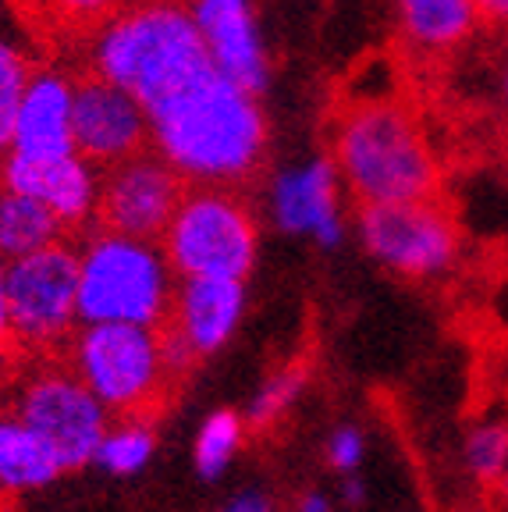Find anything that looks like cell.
I'll use <instances>...</instances> for the list:
<instances>
[{
	"instance_id": "obj_1",
	"label": "cell",
	"mask_w": 508,
	"mask_h": 512,
	"mask_svg": "<svg viewBox=\"0 0 508 512\" xmlns=\"http://www.w3.org/2000/svg\"><path fill=\"white\" fill-rule=\"evenodd\" d=\"M150 128L157 153L189 185L242 189L267 160V118L217 68L157 107Z\"/></svg>"
},
{
	"instance_id": "obj_2",
	"label": "cell",
	"mask_w": 508,
	"mask_h": 512,
	"mask_svg": "<svg viewBox=\"0 0 508 512\" xmlns=\"http://www.w3.org/2000/svg\"><path fill=\"white\" fill-rule=\"evenodd\" d=\"M331 164L359 207L441 200L445 175L416 111L395 100H345L331 114Z\"/></svg>"
},
{
	"instance_id": "obj_3",
	"label": "cell",
	"mask_w": 508,
	"mask_h": 512,
	"mask_svg": "<svg viewBox=\"0 0 508 512\" xmlns=\"http://www.w3.org/2000/svg\"><path fill=\"white\" fill-rule=\"evenodd\" d=\"M93 68L125 89L150 118L217 64L203 43L196 15L171 0H139L107 25L96 43Z\"/></svg>"
},
{
	"instance_id": "obj_4",
	"label": "cell",
	"mask_w": 508,
	"mask_h": 512,
	"mask_svg": "<svg viewBox=\"0 0 508 512\" xmlns=\"http://www.w3.org/2000/svg\"><path fill=\"white\" fill-rule=\"evenodd\" d=\"M61 360L100 406L118 416V424L146 427L167 413L192 374L171 352L160 324H89L75 331Z\"/></svg>"
},
{
	"instance_id": "obj_5",
	"label": "cell",
	"mask_w": 508,
	"mask_h": 512,
	"mask_svg": "<svg viewBox=\"0 0 508 512\" xmlns=\"http://www.w3.org/2000/svg\"><path fill=\"white\" fill-rule=\"evenodd\" d=\"M160 246L185 281H242L256 260V217L239 189L189 185Z\"/></svg>"
},
{
	"instance_id": "obj_6",
	"label": "cell",
	"mask_w": 508,
	"mask_h": 512,
	"mask_svg": "<svg viewBox=\"0 0 508 512\" xmlns=\"http://www.w3.org/2000/svg\"><path fill=\"white\" fill-rule=\"evenodd\" d=\"M167 264L150 242L96 232L82 253L79 317L86 324L157 328L171 310Z\"/></svg>"
},
{
	"instance_id": "obj_7",
	"label": "cell",
	"mask_w": 508,
	"mask_h": 512,
	"mask_svg": "<svg viewBox=\"0 0 508 512\" xmlns=\"http://www.w3.org/2000/svg\"><path fill=\"white\" fill-rule=\"evenodd\" d=\"M82 260L64 242L11 260L8 317L15 360H57L75 338Z\"/></svg>"
},
{
	"instance_id": "obj_8",
	"label": "cell",
	"mask_w": 508,
	"mask_h": 512,
	"mask_svg": "<svg viewBox=\"0 0 508 512\" xmlns=\"http://www.w3.org/2000/svg\"><path fill=\"white\" fill-rule=\"evenodd\" d=\"M36 363L40 367H32L18 384L15 416L47 448L57 470H79L100 456L107 438V413L61 356Z\"/></svg>"
},
{
	"instance_id": "obj_9",
	"label": "cell",
	"mask_w": 508,
	"mask_h": 512,
	"mask_svg": "<svg viewBox=\"0 0 508 512\" xmlns=\"http://www.w3.org/2000/svg\"><path fill=\"white\" fill-rule=\"evenodd\" d=\"M359 232L366 249L402 278L445 274L459 256V221L441 200L359 207Z\"/></svg>"
},
{
	"instance_id": "obj_10",
	"label": "cell",
	"mask_w": 508,
	"mask_h": 512,
	"mask_svg": "<svg viewBox=\"0 0 508 512\" xmlns=\"http://www.w3.org/2000/svg\"><path fill=\"white\" fill-rule=\"evenodd\" d=\"M189 182L160 153H139L107 168L96 192L93 221L104 235L135 242H164L167 228L182 207Z\"/></svg>"
},
{
	"instance_id": "obj_11",
	"label": "cell",
	"mask_w": 508,
	"mask_h": 512,
	"mask_svg": "<svg viewBox=\"0 0 508 512\" xmlns=\"http://www.w3.org/2000/svg\"><path fill=\"white\" fill-rule=\"evenodd\" d=\"M72 89V136L86 164L114 168L121 160L150 150V118L125 89L107 82L96 68L79 72Z\"/></svg>"
},
{
	"instance_id": "obj_12",
	"label": "cell",
	"mask_w": 508,
	"mask_h": 512,
	"mask_svg": "<svg viewBox=\"0 0 508 512\" xmlns=\"http://www.w3.org/2000/svg\"><path fill=\"white\" fill-rule=\"evenodd\" d=\"M0 185L15 189L18 196L43 203L68 235H79L82 224L96 210V185L93 171L82 157H54V160H29L11 153L0 168Z\"/></svg>"
},
{
	"instance_id": "obj_13",
	"label": "cell",
	"mask_w": 508,
	"mask_h": 512,
	"mask_svg": "<svg viewBox=\"0 0 508 512\" xmlns=\"http://www.w3.org/2000/svg\"><path fill=\"white\" fill-rule=\"evenodd\" d=\"M242 317V281L189 278L175 288L171 310L160 320L192 360H203L231 338Z\"/></svg>"
},
{
	"instance_id": "obj_14",
	"label": "cell",
	"mask_w": 508,
	"mask_h": 512,
	"mask_svg": "<svg viewBox=\"0 0 508 512\" xmlns=\"http://www.w3.org/2000/svg\"><path fill=\"white\" fill-rule=\"evenodd\" d=\"M196 25L224 79L249 96L267 86V61L256 40L249 0H199Z\"/></svg>"
},
{
	"instance_id": "obj_15",
	"label": "cell",
	"mask_w": 508,
	"mask_h": 512,
	"mask_svg": "<svg viewBox=\"0 0 508 512\" xmlns=\"http://www.w3.org/2000/svg\"><path fill=\"white\" fill-rule=\"evenodd\" d=\"M72 100L75 89L61 72L32 75L15 121V153L29 160L72 157Z\"/></svg>"
},
{
	"instance_id": "obj_16",
	"label": "cell",
	"mask_w": 508,
	"mask_h": 512,
	"mask_svg": "<svg viewBox=\"0 0 508 512\" xmlns=\"http://www.w3.org/2000/svg\"><path fill=\"white\" fill-rule=\"evenodd\" d=\"M18 22L43 50H75L104 36L128 0H8Z\"/></svg>"
},
{
	"instance_id": "obj_17",
	"label": "cell",
	"mask_w": 508,
	"mask_h": 512,
	"mask_svg": "<svg viewBox=\"0 0 508 512\" xmlns=\"http://www.w3.org/2000/svg\"><path fill=\"white\" fill-rule=\"evenodd\" d=\"M338 182H334V164L331 160H317L313 168L292 171V175L278 178V221L288 232H310L320 235V242L334 246L342 235L338 224Z\"/></svg>"
},
{
	"instance_id": "obj_18",
	"label": "cell",
	"mask_w": 508,
	"mask_h": 512,
	"mask_svg": "<svg viewBox=\"0 0 508 512\" xmlns=\"http://www.w3.org/2000/svg\"><path fill=\"white\" fill-rule=\"evenodd\" d=\"M405 43L420 57L452 54L477 32L480 11L473 0H398Z\"/></svg>"
},
{
	"instance_id": "obj_19",
	"label": "cell",
	"mask_w": 508,
	"mask_h": 512,
	"mask_svg": "<svg viewBox=\"0 0 508 512\" xmlns=\"http://www.w3.org/2000/svg\"><path fill=\"white\" fill-rule=\"evenodd\" d=\"M64 224L43 203L18 196L15 189L0 185V256L22 260L40 249L64 242Z\"/></svg>"
},
{
	"instance_id": "obj_20",
	"label": "cell",
	"mask_w": 508,
	"mask_h": 512,
	"mask_svg": "<svg viewBox=\"0 0 508 512\" xmlns=\"http://www.w3.org/2000/svg\"><path fill=\"white\" fill-rule=\"evenodd\" d=\"M47 448L32 438L29 427L15 413H0V484L4 488H43L57 477Z\"/></svg>"
},
{
	"instance_id": "obj_21",
	"label": "cell",
	"mask_w": 508,
	"mask_h": 512,
	"mask_svg": "<svg viewBox=\"0 0 508 512\" xmlns=\"http://www.w3.org/2000/svg\"><path fill=\"white\" fill-rule=\"evenodd\" d=\"M32 82V68L15 47L0 43V150L15 143V121L22 111L25 89Z\"/></svg>"
},
{
	"instance_id": "obj_22",
	"label": "cell",
	"mask_w": 508,
	"mask_h": 512,
	"mask_svg": "<svg viewBox=\"0 0 508 512\" xmlns=\"http://www.w3.org/2000/svg\"><path fill=\"white\" fill-rule=\"evenodd\" d=\"M239 438H242V420L231 409L224 413H214L203 424L199 431V441H196V470L203 477H217V473L228 466V459L235 456V448H239Z\"/></svg>"
},
{
	"instance_id": "obj_23",
	"label": "cell",
	"mask_w": 508,
	"mask_h": 512,
	"mask_svg": "<svg viewBox=\"0 0 508 512\" xmlns=\"http://www.w3.org/2000/svg\"><path fill=\"white\" fill-rule=\"evenodd\" d=\"M153 452V431L146 424H121L114 434H107L100 445V463L114 473H132L150 459Z\"/></svg>"
},
{
	"instance_id": "obj_24",
	"label": "cell",
	"mask_w": 508,
	"mask_h": 512,
	"mask_svg": "<svg viewBox=\"0 0 508 512\" xmlns=\"http://www.w3.org/2000/svg\"><path fill=\"white\" fill-rule=\"evenodd\" d=\"M469 466L477 473L484 484H498L505 480V463H508V424L494 420V424H484L473 431L469 438Z\"/></svg>"
},
{
	"instance_id": "obj_25",
	"label": "cell",
	"mask_w": 508,
	"mask_h": 512,
	"mask_svg": "<svg viewBox=\"0 0 508 512\" xmlns=\"http://www.w3.org/2000/svg\"><path fill=\"white\" fill-rule=\"evenodd\" d=\"M306 367H310L306 360L288 363V367H281L278 374L270 377L267 388H263L260 399H256V406H253V427H270L281 413H285L288 402H292L295 395L302 392V384H306Z\"/></svg>"
},
{
	"instance_id": "obj_26",
	"label": "cell",
	"mask_w": 508,
	"mask_h": 512,
	"mask_svg": "<svg viewBox=\"0 0 508 512\" xmlns=\"http://www.w3.org/2000/svg\"><path fill=\"white\" fill-rule=\"evenodd\" d=\"M359 452H363V438H359V431L345 427L331 441V466L334 470H352L359 463Z\"/></svg>"
},
{
	"instance_id": "obj_27",
	"label": "cell",
	"mask_w": 508,
	"mask_h": 512,
	"mask_svg": "<svg viewBox=\"0 0 508 512\" xmlns=\"http://www.w3.org/2000/svg\"><path fill=\"white\" fill-rule=\"evenodd\" d=\"M15 360V342H11V317H8V271L0 267V360Z\"/></svg>"
},
{
	"instance_id": "obj_28",
	"label": "cell",
	"mask_w": 508,
	"mask_h": 512,
	"mask_svg": "<svg viewBox=\"0 0 508 512\" xmlns=\"http://www.w3.org/2000/svg\"><path fill=\"white\" fill-rule=\"evenodd\" d=\"M480 11V22H491V25H501L508 22V0H473Z\"/></svg>"
},
{
	"instance_id": "obj_29",
	"label": "cell",
	"mask_w": 508,
	"mask_h": 512,
	"mask_svg": "<svg viewBox=\"0 0 508 512\" xmlns=\"http://www.w3.org/2000/svg\"><path fill=\"white\" fill-rule=\"evenodd\" d=\"M231 512H270V509H267V502H263V498H242V502L235 505Z\"/></svg>"
},
{
	"instance_id": "obj_30",
	"label": "cell",
	"mask_w": 508,
	"mask_h": 512,
	"mask_svg": "<svg viewBox=\"0 0 508 512\" xmlns=\"http://www.w3.org/2000/svg\"><path fill=\"white\" fill-rule=\"evenodd\" d=\"M302 512H327V505H324V498H306V502H302Z\"/></svg>"
},
{
	"instance_id": "obj_31",
	"label": "cell",
	"mask_w": 508,
	"mask_h": 512,
	"mask_svg": "<svg viewBox=\"0 0 508 512\" xmlns=\"http://www.w3.org/2000/svg\"><path fill=\"white\" fill-rule=\"evenodd\" d=\"M501 93H505V107H508V72H505V86H501Z\"/></svg>"
},
{
	"instance_id": "obj_32",
	"label": "cell",
	"mask_w": 508,
	"mask_h": 512,
	"mask_svg": "<svg viewBox=\"0 0 508 512\" xmlns=\"http://www.w3.org/2000/svg\"><path fill=\"white\" fill-rule=\"evenodd\" d=\"M501 491H505V502H508V473H505V480H501Z\"/></svg>"
},
{
	"instance_id": "obj_33",
	"label": "cell",
	"mask_w": 508,
	"mask_h": 512,
	"mask_svg": "<svg viewBox=\"0 0 508 512\" xmlns=\"http://www.w3.org/2000/svg\"><path fill=\"white\" fill-rule=\"evenodd\" d=\"M171 4H182V0H171Z\"/></svg>"
}]
</instances>
